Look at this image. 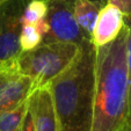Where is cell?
<instances>
[{
    "instance_id": "1",
    "label": "cell",
    "mask_w": 131,
    "mask_h": 131,
    "mask_svg": "<svg viewBox=\"0 0 131 131\" xmlns=\"http://www.w3.org/2000/svg\"><path fill=\"white\" fill-rule=\"evenodd\" d=\"M128 28L95 48V88L91 131H122L128 101Z\"/></svg>"
},
{
    "instance_id": "2",
    "label": "cell",
    "mask_w": 131,
    "mask_h": 131,
    "mask_svg": "<svg viewBox=\"0 0 131 131\" xmlns=\"http://www.w3.org/2000/svg\"><path fill=\"white\" fill-rule=\"evenodd\" d=\"M47 86L59 131H91L95 88V48L91 40L79 45L71 64Z\"/></svg>"
},
{
    "instance_id": "3",
    "label": "cell",
    "mask_w": 131,
    "mask_h": 131,
    "mask_svg": "<svg viewBox=\"0 0 131 131\" xmlns=\"http://www.w3.org/2000/svg\"><path fill=\"white\" fill-rule=\"evenodd\" d=\"M78 49L79 45L74 43H41L29 51L21 52L14 66L19 72L31 78L35 89L45 87L71 64Z\"/></svg>"
},
{
    "instance_id": "4",
    "label": "cell",
    "mask_w": 131,
    "mask_h": 131,
    "mask_svg": "<svg viewBox=\"0 0 131 131\" xmlns=\"http://www.w3.org/2000/svg\"><path fill=\"white\" fill-rule=\"evenodd\" d=\"M30 0H1L0 1V65L14 66L22 52L20 34L22 15Z\"/></svg>"
},
{
    "instance_id": "5",
    "label": "cell",
    "mask_w": 131,
    "mask_h": 131,
    "mask_svg": "<svg viewBox=\"0 0 131 131\" xmlns=\"http://www.w3.org/2000/svg\"><path fill=\"white\" fill-rule=\"evenodd\" d=\"M47 3L45 22L48 30L42 43L67 42L80 45L87 41L73 13L74 0H44Z\"/></svg>"
},
{
    "instance_id": "6",
    "label": "cell",
    "mask_w": 131,
    "mask_h": 131,
    "mask_svg": "<svg viewBox=\"0 0 131 131\" xmlns=\"http://www.w3.org/2000/svg\"><path fill=\"white\" fill-rule=\"evenodd\" d=\"M35 89L30 77L19 72L15 66L0 70V113L22 104Z\"/></svg>"
},
{
    "instance_id": "7",
    "label": "cell",
    "mask_w": 131,
    "mask_h": 131,
    "mask_svg": "<svg viewBox=\"0 0 131 131\" xmlns=\"http://www.w3.org/2000/svg\"><path fill=\"white\" fill-rule=\"evenodd\" d=\"M28 108L31 113L35 131H59L53 100L48 86L32 91L28 99Z\"/></svg>"
},
{
    "instance_id": "8",
    "label": "cell",
    "mask_w": 131,
    "mask_h": 131,
    "mask_svg": "<svg viewBox=\"0 0 131 131\" xmlns=\"http://www.w3.org/2000/svg\"><path fill=\"white\" fill-rule=\"evenodd\" d=\"M124 27V14L118 7L107 3L100 8L97 21L92 32L91 42L94 48L102 47L114 41Z\"/></svg>"
},
{
    "instance_id": "9",
    "label": "cell",
    "mask_w": 131,
    "mask_h": 131,
    "mask_svg": "<svg viewBox=\"0 0 131 131\" xmlns=\"http://www.w3.org/2000/svg\"><path fill=\"white\" fill-rule=\"evenodd\" d=\"M100 8L89 0H74L73 13L81 31L91 40L92 32L94 30L95 23L97 21Z\"/></svg>"
},
{
    "instance_id": "10",
    "label": "cell",
    "mask_w": 131,
    "mask_h": 131,
    "mask_svg": "<svg viewBox=\"0 0 131 131\" xmlns=\"http://www.w3.org/2000/svg\"><path fill=\"white\" fill-rule=\"evenodd\" d=\"M48 30L45 20L34 25H22L20 34V47L22 51H29L42 43L43 37Z\"/></svg>"
},
{
    "instance_id": "11",
    "label": "cell",
    "mask_w": 131,
    "mask_h": 131,
    "mask_svg": "<svg viewBox=\"0 0 131 131\" xmlns=\"http://www.w3.org/2000/svg\"><path fill=\"white\" fill-rule=\"evenodd\" d=\"M28 109V100L9 110L0 113V131H20Z\"/></svg>"
},
{
    "instance_id": "12",
    "label": "cell",
    "mask_w": 131,
    "mask_h": 131,
    "mask_svg": "<svg viewBox=\"0 0 131 131\" xmlns=\"http://www.w3.org/2000/svg\"><path fill=\"white\" fill-rule=\"evenodd\" d=\"M124 25L128 28V101L125 123L122 131H131V15H124Z\"/></svg>"
},
{
    "instance_id": "13",
    "label": "cell",
    "mask_w": 131,
    "mask_h": 131,
    "mask_svg": "<svg viewBox=\"0 0 131 131\" xmlns=\"http://www.w3.org/2000/svg\"><path fill=\"white\" fill-rule=\"evenodd\" d=\"M47 15V3L44 0H30L22 15V25H34L44 20Z\"/></svg>"
},
{
    "instance_id": "14",
    "label": "cell",
    "mask_w": 131,
    "mask_h": 131,
    "mask_svg": "<svg viewBox=\"0 0 131 131\" xmlns=\"http://www.w3.org/2000/svg\"><path fill=\"white\" fill-rule=\"evenodd\" d=\"M108 3L118 7L124 15H131V0H108Z\"/></svg>"
},
{
    "instance_id": "15",
    "label": "cell",
    "mask_w": 131,
    "mask_h": 131,
    "mask_svg": "<svg viewBox=\"0 0 131 131\" xmlns=\"http://www.w3.org/2000/svg\"><path fill=\"white\" fill-rule=\"evenodd\" d=\"M20 131H35V126H34V122H32V116L30 113L29 108L27 109V113L25 115L23 118L22 125H21V130Z\"/></svg>"
},
{
    "instance_id": "16",
    "label": "cell",
    "mask_w": 131,
    "mask_h": 131,
    "mask_svg": "<svg viewBox=\"0 0 131 131\" xmlns=\"http://www.w3.org/2000/svg\"><path fill=\"white\" fill-rule=\"evenodd\" d=\"M89 1H92V3H94L95 5H96L99 8H102L104 5H106V4L103 3V0H89Z\"/></svg>"
},
{
    "instance_id": "17",
    "label": "cell",
    "mask_w": 131,
    "mask_h": 131,
    "mask_svg": "<svg viewBox=\"0 0 131 131\" xmlns=\"http://www.w3.org/2000/svg\"><path fill=\"white\" fill-rule=\"evenodd\" d=\"M103 3H104V4H107V3H108V0H103Z\"/></svg>"
},
{
    "instance_id": "18",
    "label": "cell",
    "mask_w": 131,
    "mask_h": 131,
    "mask_svg": "<svg viewBox=\"0 0 131 131\" xmlns=\"http://www.w3.org/2000/svg\"><path fill=\"white\" fill-rule=\"evenodd\" d=\"M1 69H3V67H1V65H0V70H1Z\"/></svg>"
},
{
    "instance_id": "19",
    "label": "cell",
    "mask_w": 131,
    "mask_h": 131,
    "mask_svg": "<svg viewBox=\"0 0 131 131\" xmlns=\"http://www.w3.org/2000/svg\"><path fill=\"white\" fill-rule=\"evenodd\" d=\"M0 1H1V0H0Z\"/></svg>"
}]
</instances>
